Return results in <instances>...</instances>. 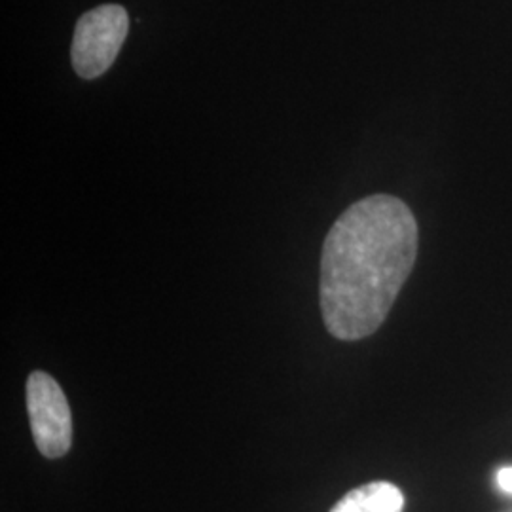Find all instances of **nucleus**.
Wrapping results in <instances>:
<instances>
[{
    "label": "nucleus",
    "mask_w": 512,
    "mask_h": 512,
    "mask_svg": "<svg viewBox=\"0 0 512 512\" xmlns=\"http://www.w3.org/2000/svg\"><path fill=\"white\" fill-rule=\"evenodd\" d=\"M416 256L418 222L399 198L376 194L346 209L321 255L319 298L330 334L355 342L380 329Z\"/></svg>",
    "instance_id": "obj_1"
},
{
    "label": "nucleus",
    "mask_w": 512,
    "mask_h": 512,
    "mask_svg": "<svg viewBox=\"0 0 512 512\" xmlns=\"http://www.w3.org/2000/svg\"><path fill=\"white\" fill-rule=\"evenodd\" d=\"M128 31V12L120 4H101L80 16L71 46L76 74L84 80H95L107 73L122 50Z\"/></svg>",
    "instance_id": "obj_2"
},
{
    "label": "nucleus",
    "mask_w": 512,
    "mask_h": 512,
    "mask_svg": "<svg viewBox=\"0 0 512 512\" xmlns=\"http://www.w3.org/2000/svg\"><path fill=\"white\" fill-rule=\"evenodd\" d=\"M27 412L38 452L46 458L65 456L73 442V418L61 385L46 372L27 380Z\"/></svg>",
    "instance_id": "obj_3"
},
{
    "label": "nucleus",
    "mask_w": 512,
    "mask_h": 512,
    "mask_svg": "<svg viewBox=\"0 0 512 512\" xmlns=\"http://www.w3.org/2000/svg\"><path fill=\"white\" fill-rule=\"evenodd\" d=\"M404 495L391 482H370L344 495L330 512H403Z\"/></svg>",
    "instance_id": "obj_4"
},
{
    "label": "nucleus",
    "mask_w": 512,
    "mask_h": 512,
    "mask_svg": "<svg viewBox=\"0 0 512 512\" xmlns=\"http://www.w3.org/2000/svg\"><path fill=\"white\" fill-rule=\"evenodd\" d=\"M497 486L501 488V492L512 495V467H503L497 473Z\"/></svg>",
    "instance_id": "obj_5"
}]
</instances>
